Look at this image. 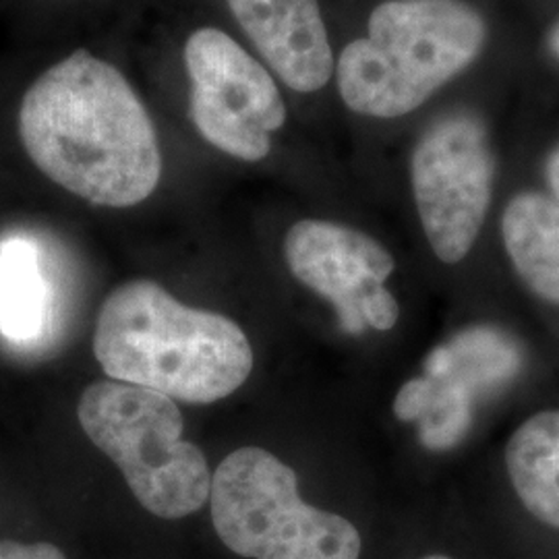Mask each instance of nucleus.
<instances>
[{
    "instance_id": "nucleus-1",
    "label": "nucleus",
    "mask_w": 559,
    "mask_h": 559,
    "mask_svg": "<svg viewBox=\"0 0 559 559\" xmlns=\"http://www.w3.org/2000/svg\"><path fill=\"white\" fill-rule=\"evenodd\" d=\"M20 138L48 179L94 205H138L160 182L154 120L119 69L87 50L52 64L25 92Z\"/></svg>"
},
{
    "instance_id": "nucleus-2",
    "label": "nucleus",
    "mask_w": 559,
    "mask_h": 559,
    "mask_svg": "<svg viewBox=\"0 0 559 559\" xmlns=\"http://www.w3.org/2000/svg\"><path fill=\"white\" fill-rule=\"evenodd\" d=\"M94 355L108 380L191 404L235 394L255 360L239 323L187 307L152 280L124 282L102 302Z\"/></svg>"
},
{
    "instance_id": "nucleus-3",
    "label": "nucleus",
    "mask_w": 559,
    "mask_h": 559,
    "mask_svg": "<svg viewBox=\"0 0 559 559\" xmlns=\"http://www.w3.org/2000/svg\"><path fill=\"white\" fill-rule=\"evenodd\" d=\"M485 38L479 11L462 0L381 2L367 36L340 55V96L357 115L399 119L477 59Z\"/></svg>"
},
{
    "instance_id": "nucleus-4",
    "label": "nucleus",
    "mask_w": 559,
    "mask_h": 559,
    "mask_svg": "<svg viewBox=\"0 0 559 559\" xmlns=\"http://www.w3.org/2000/svg\"><path fill=\"white\" fill-rule=\"evenodd\" d=\"M78 419L150 514L185 519L210 500L207 460L182 440L185 420L175 400L122 381H96L81 394Z\"/></svg>"
},
{
    "instance_id": "nucleus-5",
    "label": "nucleus",
    "mask_w": 559,
    "mask_h": 559,
    "mask_svg": "<svg viewBox=\"0 0 559 559\" xmlns=\"http://www.w3.org/2000/svg\"><path fill=\"white\" fill-rule=\"evenodd\" d=\"M210 512L222 543L240 558H360L357 526L302 501L297 473L263 448H240L222 460Z\"/></svg>"
},
{
    "instance_id": "nucleus-6",
    "label": "nucleus",
    "mask_w": 559,
    "mask_h": 559,
    "mask_svg": "<svg viewBox=\"0 0 559 559\" xmlns=\"http://www.w3.org/2000/svg\"><path fill=\"white\" fill-rule=\"evenodd\" d=\"M185 67L189 117L201 138L237 160H263L272 133L286 122V104L270 71L216 27L189 36Z\"/></svg>"
},
{
    "instance_id": "nucleus-7",
    "label": "nucleus",
    "mask_w": 559,
    "mask_h": 559,
    "mask_svg": "<svg viewBox=\"0 0 559 559\" xmlns=\"http://www.w3.org/2000/svg\"><path fill=\"white\" fill-rule=\"evenodd\" d=\"M493 154L479 117L452 112L420 138L413 162V193L433 253L459 263L479 237L491 201Z\"/></svg>"
},
{
    "instance_id": "nucleus-8",
    "label": "nucleus",
    "mask_w": 559,
    "mask_h": 559,
    "mask_svg": "<svg viewBox=\"0 0 559 559\" xmlns=\"http://www.w3.org/2000/svg\"><path fill=\"white\" fill-rule=\"evenodd\" d=\"M284 258L295 278L334 305L346 334L399 323V300L385 288L396 261L369 235L338 222L300 221L286 233Z\"/></svg>"
},
{
    "instance_id": "nucleus-9",
    "label": "nucleus",
    "mask_w": 559,
    "mask_h": 559,
    "mask_svg": "<svg viewBox=\"0 0 559 559\" xmlns=\"http://www.w3.org/2000/svg\"><path fill=\"white\" fill-rule=\"evenodd\" d=\"M261 59L290 90L313 94L334 75L318 0H226Z\"/></svg>"
},
{
    "instance_id": "nucleus-10",
    "label": "nucleus",
    "mask_w": 559,
    "mask_h": 559,
    "mask_svg": "<svg viewBox=\"0 0 559 559\" xmlns=\"http://www.w3.org/2000/svg\"><path fill=\"white\" fill-rule=\"evenodd\" d=\"M501 239L522 282L559 305V203L526 191L506 205Z\"/></svg>"
},
{
    "instance_id": "nucleus-11",
    "label": "nucleus",
    "mask_w": 559,
    "mask_h": 559,
    "mask_svg": "<svg viewBox=\"0 0 559 559\" xmlns=\"http://www.w3.org/2000/svg\"><path fill=\"white\" fill-rule=\"evenodd\" d=\"M506 466L528 514L559 528V411H543L520 425L508 441Z\"/></svg>"
},
{
    "instance_id": "nucleus-12",
    "label": "nucleus",
    "mask_w": 559,
    "mask_h": 559,
    "mask_svg": "<svg viewBox=\"0 0 559 559\" xmlns=\"http://www.w3.org/2000/svg\"><path fill=\"white\" fill-rule=\"evenodd\" d=\"M50 286L34 240H0V334L15 344L40 338L50 321Z\"/></svg>"
},
{
    "instance_id": "nucleus-13",
    "label": "nucleus",
    "mask_w": 559,
    "mask_h": 559,
    "mask_svg": "<svg viewBox=\"0 0 559 559\" xmlns=\"http://www.w3.org/2000/svg\"><path fill=\"white\" fill-rule=\"evenodd\" d=\"M429 396H431V385L427 380L408 381L396 396L394 402V413L396 417L402 420L417 419L427 404H429Z\"/></svg>"
},
{
    "instance_id": "nucleus-14",
    "label": "nucleus",
    "mask_w": 559,
    "mask_h": 559,
    "mask_svg": "<svg viewBox=\"0 0 559 559\" xmlns=\"http://www.w3.org/2000/svg\"><path fill=\"white\" fill-rule=\"evenodd\" d=\"M0 559H67L52 543L0 540Z\"/></svg>"
},
{
    "instance_id": "nucleus-15",
    "label": "nucleus",
    "mask_w": 559,
    "mask_h": 559,
    "mask_svg": "<svg viewBox=\"0 0 559 559\" xmlns=\"http://www.w3.org/2000/svg\"><path fill=\"white\" fill-rule=\"evenodd\" d=\"M545 175H547V182L556 195V201L559 203V147H556L547 160L545 166Z\"/></svg>"
},
{
    "instance_id": "nucleus-16",
    "label": "nucleus",
    "mask_w": 559,
    "mask_h": 559,
    "mask_svg": "<svg viewBox=\"0 0 559 559\" xmlns=\"http://www.w3.org/2000/svg\"><path fill=\"white\" fill-rule=\"evenodd\" d=\"M549 50L559 60V21L556 23V27L551 29V34H549Z\"/></svg>"
},
{
    "instance_id": "nucleus-17",
    "label": "nucleus",
    "mask_w": 559,
    "mask_h": 559,
    "mask_svg": "<svg viewBox=\"0 0 559 559\" xmlns=\"http://www.w3.org/2000/svg\"><path fill=\"white\" fill-rule=\"evenodd\" d=\"M423 559H452V558H448V556H427V558H423Z\"/></svg>"
}]
</instances>
